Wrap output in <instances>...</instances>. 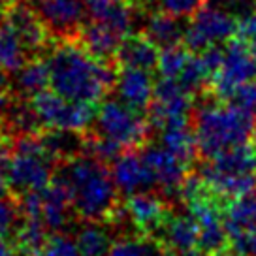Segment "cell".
<instances>
[{
  "instance_id": "30",
  "label": "cell",
  "mask_w": 256,
  "mask_h": 256,
  "mask_svg": "<svg viewBox=\"0 0 256 256\" xmlns=\"http://www.w3.org/2000/svg\"><path fill=\"white\" fill-rule=\"evenodd\" d=\"M21 220H23V213H21L17 198L2 196L0 198V240L14 236Z\"/></svg>"
},
{
  "instance_id": "9",
  "label": "cell",
  "mask_w": 256,
  "mask_h": 256,
  "mask_svg": "<svg viewBox=\"0 0 256 256\" xmlns=\"http://www.w3.org/2000/svg\"><path fill=\"white\" fill-rule=\"evenodd\" d=\"M194 106V94L188 88H184L179 80H162L154 85L152 102L147 110V119L151 126L162 128L176 122L188 120Z\"/></svg>"
},
{
  "instance_id": "17",
  "label": "cell",
  "mask_w": 256,
  "mask_h": 256,
  "mask_svg": "<svg viewBox=\"0 0 256 256\" xmlns=\"http://www.w3.org/2000/svg\"><path fill=\"white\" fill-rule=\"evenodd\" d=\"M154 238L160 240L168 248H172L176 254H188L196 250L200 243V228L194 216L188 215H176L170 213L164 224L154 234Z\"/></svg>"
},
{
  "instance_id": "36",
  "label": "cell",
  "mask_w": 256,
  "mask_h": 256,
  "mask_svg": "<svg viewBox=\"0 0 256 256\" xmlns=\"http://www.w3.org/2000/svg\"><path fill=\"white\" fill-rule=\"evenodd\" d=\"M215 6L226 8L230 12H247V10L256 8V0H213Z\"/></svg>"
},
{
  "instance_id": "39",
  "label": "cell",
  "mask_w": 256,
  "mask_h": 256,
  "mask_svg": "<svg viewBox=\"0 0 256 256\" xmlns=\"http://www.w3.org/2000/svg\"><path fill=\"white\" fill-rule=\"evenodd\" d=\"M216 256H243V254H240V252H238V250H228V248H226V250H222V252H220V254H216Z\"/></svg>"
},
{
  "instance_id": "26",
  "label": "cell",
  "mask_w": 256,
  "mask_h": 256,
  "mask_svg": "<svg viewBox=\"0 0 256 256\" xmlns=\"http://www.w3.org/2000/svg\"><path fill=\"white\" fill-rule=\"evenodd\" d=\"M76 243L80 248V256H108L112 247V236L102 222L87 220L76 236Z\"/></svg>"
},
{
  "instance_id": "16",
  "label": "cell",
  "mask_w": 256,
  "mask_h": 256,
  "mask_svg": "<svg viewBox=\"0 0 256 256\" xmlns=\"http://www.w3.org/2000/svg\"><path fill=\"white\" fill-rule=\"evenodd\" d=\"M117 94L120 102L134 108L138 112H147L152 102L154 85L149 76V70L144 68H132V66H120L117 70Z\"/></svg>"
},
{
  "instance_id": "34",
  "label": "cell",
  "mask_w": 256,
  "mask_h": 256,
  "mask_svg": "<svg viewBox=\"0 0 256 256\" xmlns=\"http://www.w3.org/2000/svg\"><path fill=\"white\" fill-rule=\"evenodd\" d=\"M12 104H14V92H12L8 72H4L0 68V124H4V119H6Z\"/></svg>"
},
{
  "instance_id": "20",
  "label": "cell",
  "mask_w": 256,
  "mask_h": 256,
  "mask_svg": "<svg viewBox=\"0 0 256 256\" xmlns=\"http://www.w3.org/2000/svg\"><path fill=\"white\" fill-rule=\"evenodd\" d=\"M144 24V34L151 42H154L158 48H170V46H177V44H183L184 30L186 26L181 23V17H176L164 12V10H154L145 14Z\"/></svg>"
},
{
  "instance_id": "13",
  "label": "cell",
  "mask_w": 256,
  "mask_h": 256,
  "mask_svg": "<svg viewBox=\"0 0 256 256\" xmlns=\"http://www.w3.org/2000/svg\"><path fill=\"white\" fill-rule=\"evenodd\" d=\"M122 208H124L128 222L145 236H154L172 213L170 202L158 190H144L130 194Z\"/></svg>"
},
{
  "instance_id": "10",
  "label": "cell",
  "mask_w": 256,
  "mask_h": 256,
  "mask_svg": "<svg viewBox=\"0 0 256 256\" xmlns=\"http://www.w3.org/2000/svg\"><path fill=\"white\" fill-rule=\"evenodd\" d=\"M2 19L17 32V36L21 38L32 56L48 53L55 42L51 38L46 23L42 21L38 10L24 0H6L2 10Z\"/></svg>"
},
{
  "instance_id": "42",
  "label": "cell",
  "mask_w": 256,
  "mask_h": 256,
  "mask_svg": "<svg viewBox=\"0 0 256 256\" xmlns=\"http://www.w3.org/2000/svg\"><path fill=\"white\" fill-rule=\"evenodd\" d=\"M4 4H6V0H0V17H2V10H4Z\"/></svg>"
},
{
  "instance_id": "29",
  "label": "cell",
  "mask_w": 256,
  "mask_h": 256,
  "mask_svg": "<svg viewBox=\"0 0 256 256\" xmlns=\"http://www.w3.org/2000/svg\"><path fill=\"white\" fill-rule=\"evenodd\" d=\"M32 256H80V248L70 234L53 232Z\"/></svg>"
},
{
  "instance_id": "22",
  "label": "cell",
  "mask_w": 256,
  "mask_h": 256,
  "mask_svg": "<svg viewBox=\"0 0 256 256\" xmlns=\"http://www.w3.org/2000/svg\"><path fill=\"white\" fill-rule=\"evenodd\" d=\"M160 145L164 149H168L172 154H176L179 160H183L186 166L192 164L196 160V156L200 154L198 152V142H196L194 128L188 124V120L168 124V126L162 128Z\"/></svg>"
},
{
  "instance_id": "7",
  "label": "cell",
  "mask_w": 256,
  "mask_h": 256,
  "mask_svg": "<svg viewBox=\"0 0 256 256\" xmlns=\"http://www.w3.org/2000/svg\"><path fill=\"white\" fill-rule=\"evenodd\" d=\"M256 80V58L250 53L245 42L234 36L224 48V58L220 68L211 78L208 87V94L211 98L226 102L234 90L248 81Z\"/></svg>"
},
{
  "instance_id": "44",
  "label": "cell",
  "mask_w": 256,
  "mask_h": 256,
  "mask_svg": "<svg viewBox=\"0 0 256 256\" xmlns=\"http://www.w3.org/2000/svg\"><path fill=\"white\" fill-rule=\"evenodd\" d=\"M24 2H28V0H24Z\"/></svg>"
},
{
  "instance_id": "25",
  "label": "cell",
  "mask_w": 256,
  "mask_h": 256,
  "mask_svg": "<svg viewBox=\"0 0 256 256\" xmlns=\"http://www.w3.org/2000/svg\"><path fill=\"white\" fill-rule=\"evenodd\" d=\"M30 56L17 32L0 17V68L8 74H16Z\"/></svg>"
},
{
  "instance_id": "27",
  "label": "cell",
  "mask_w": 256,
  "mask_h": 256,
  "mask_svg": "<svg viewBox=\"0 0 256 256\" xmlns=\"http://www.w3.org/2000/svg\"><path fill=\"white\" fill-rule=\"evenodd\" d=\"M49 228L40 216H23L16 232V247L21 256H32L48 240Z\"/></svg>"
},
{
  "instance_id": "32",
  "label": "cell",
  "mask_w": 256,
  "mask_h": 256,
  "mask_svg": "<svg viewBox=\"0 0 256 256\" xmlns=\"http://www.w3.org/2000/svg\"><path fill=\"white\" fill-rule=\"evenodd\" d=\"M226 102L238 106V108H241V110H245L248 113H256V80L238 87Z\"/></svg>"
},
{
  "instance_id": "41",
  "label": "cell",
  "mask_w": 256,
  "mask_h": 256,
  "mask_svg": "<svg viewBox=\"0 0 256 256\" xmlns=\"http://www.w3.org/2000/svg\"><path fill=\"white\" fill-rule=\"evenodd\" d=\"M184 256H209V254H206L204 250H202V252H198V250H192V252H188V254H184Z\"/></svg>"
},
{
  "instance_id": "2",
  "label": "cell",
  "mask_w": 256,
  "mask_h": 256,
  "mask_svg": "<svg viewBox=\"0 0 256 256\" xmlns=\"http://www.w3.org/2000/svg\"><path fill=\"white\" fill-rule=\"evenodd\" d=\"M58 166V177L68 186L76 216L85 222H110L120 208L119 188L104 162L80 152Z\"/></svg>"
},
{
  "instance_id": "23",
  "label": "cell",
  "mask_w": 256,
  "mask_h": 256,
  "mask_svg": "<svg viewBox=\"0 0 256 256\" xmlns=\"http://www.w3.org/2000/svg\"><path fill=\"white\" fill-rule=\"evenodd\" d=\"M16 76V87L12 85V88H16L17 98H24L28 100L34 94H38L40 90L49 85V62L48 56L36 55L30 56L21 70H17Z\"/></svg>"
},
{
  "instance_id": "4",
  "label": "cell",
  "mask_w": 256,
  "mask_h": 256,
  "mask_svg": "<svg viewBox=\"0 0 256 256\" xmlns=\"http://www.w3.org/2000/svg\"><path fill=\"white\" fill-rule=\"evenodd\" d=\"M58 160L49 152L40 134H21L12 144L8 164L10 188L16 194L42 190L53 181Z\"/></svg>"
},
{
  "instance_id": "43",
  "label": "cell",
  "mask_w": 256,
  "mask_h": 256,
  "mask_svg": "<svg viewBox=\"0 0 256 256\" xmlns=\"http://www.w3.org/2000/svg\"><path fill=\"white\" fill-rule=\"evenodd\" d=\"M252 136H254V147H256V120H254V130H252Z\"/></svg>"
},
{
  "instance_id": "31",
  "label": "cell",
  "mask_w": 256,
  "mask_h": 256,
  "mask_svg": "<svg viewBox=\"0 0 256 256\" xmlns=\"http://www.w3.org/2000/svg\"><path fill=\"white\" fill-rule=\"evenodd\" d=\"M206 4H208V0H160V10L176 17H181V19H186V17L194 16Z\"/></svg>"
},
{
  "instance_id": "14",
  "label": "cell",
  "mask_w": 256,
  "mask_h": 256,
  "mask_svg": "<svg viewBox=\"0 0 256 256\" xmlns=\"http://www.w3.org/2000/svg\"><path fill=\"white\" fill-rule=\"evenodd\" d=\"M136 149H126L113 160L112 176L122 194H136L144 190H156V183L151 170L147 168L142 154L134 152Z\"/></svg>"
},
{
  "instance_id": "21",
  "label": "cell",
  "mask_w": 256,
  "mask_h": 256,
  "mask_svg": "<svg viewBox=\"0 0 256 256\" xmlns=\"http://www.w3.org/2000/svg\"><path fill=\"white\" fill-rule=\"evenodd\" d=\"M209 170L222 176H248L256 170V147L254 145L241 144L232 149L218 152L211 156V162L206 164Z\"/></svg>"
},
{
  "instance_id": "1",
  "label": "cell",
  "mask_w": 256,
  "mask_h": 256,
  "mask_svg": "<svg viewBox=\"0 0 256 256\" xmlns=\"http://www.w3.org/2000/svg\"><path fill=\"white\" fill-rule=\"evenodd\" d=\"M49 85L72 102L98 104L115 87L119 66L88 53L78 40H58L48 51Z\"/></svg>"
},
{
  "instance_id": "35",
  "label": "cell",
  "mask_w": 256,
  "mask_h": 256,
  "mask_svg": "<svg viewBox=\"0 0 256 256\" xmlns=\"http://www.w3.org/2000/svg\"><path fill=\"white\" fill-rule=\"evenodd\" d=\"M12 156V147L0 142V198L10 194V179H8V164Z\"/></svg>"
},
{
  "instance_id": "8",
  "label": "cell",
  "mask_w": 256,
  "mask_h": 256,
  "mask_svg": "<svg viewBox=\"0 0 256 256\" xmlns=\"http://www.w3.org/2000/svg\"><path fill=\"white\" fill-rule=\"evenodd\" d=\"M238 28V19L232 12L220 6H204L192 16L190 23L186 24L183 44L192 53H200L209 46L222 44L232 40Z\"/></svg>"
},
{
  "instance_id": "15",
  "label": "cell",
  "mask_w": 256,
  "mask_h": 256,
  "mask_svg": "<svg viewBox=\"0 0 256 256\" xmlns=\"http://www.w3.org/2000/svg\"><path fill=\"white\" fill-rule=\"evenodd\" d=\"M74 215L76 211L68 186L58 176L53 177V181L40 190V218L49 230L64 232V228L70 224Z\"/></svg>"
},
{
  "instance_id": "5",
  "label": "cell",
  "mask_w": 256,
  "mask_h": 256,
  "mask_svg": "<svg viewBox=\"0 0 256 256\" xmlns=\"http://www.w3.org/2000/svg\"><path fill=\"white\" fill-rule=\"evenodd\" d=\"M94 134L112 140L122 149H142L151 134V122L134 108L117 100H106L94 115Z\"/></svg>"
},
{
  "instance_id": "18",
  "label": "cell",
  "mask_w": 256,
  "mask_h": 256,
  "mask_svg": "<svg viewBox=\"0 0 256 256\" xmlns=\"http://www.w3.org/2000/svg\"><path fill=\"white\" fill-rule=\"evenodd\" d=\"M122 40H124L122 34L106 26V24L98 23V21H90V19L85 21L80 36H78V42L87 49L90 55L112 64H117L115 58H117Z\"/></svg>"
},
{
  "instance_id": "6",
  "label": "cell",
  "mask_w": 256,
  "mask_h": 256,
  "mask_svg": "<svg viewBox=\"0 0 256 256\" xmlns=\"http://www.w3.org/2000/svg\"><path fill=\"white\" fill-rule=\"evenodd\" d=\"M30 108L44 130H74L85 132L94 120V106L66 100L55 90H40L28 98Z\"/></svg>"
},
{
  "instance_id": "40",
  "label": "cell",
  "mask_w": 256,
  "mask_h": 256,
  "mask_svg": "<svg viewBox=\"0 0 256 256\" xmlns=\"http://www.w3.org/2000/svg\"><path fill=\"white\" fill-rule=\"evenodd\" d=\"M247 48L250 49V53H252V55H254V58H256V40L250 42V44H247Z\"/></svg>"
},
{
  "instance_id": "38",
  "label": "cell",
  "mask_w": 256,
  "mask_h": 256,
  "mask_svg": "<svg viewBox=\"0 0 256 256\" xmlns=\"http://www.w3.org/2000/svg\"><path fill=\"white\" fill-rule=\"evenodd\" d=\"M0 256H21V252L17 250V247L14 248L4 240H0Z\"/></svg>"
},
{
  "instance_id": "12",
  "label": "cell",
  "mask_w": 256,
  "mask_h": 256,
  "mask_svg": "<svg viewBox=\"0 0 256 256\" xmlns=\"http://www.w3.org/2000/svg\"><path fill=\"white\" fill-rule=\"evenodd\" d=\"M140 154L147 168L151 170L156 190L168 202L181 198V188L186 179V164L183 160H179L162 145H144Z\"/></svg>"
},
{
  "instance_id": "3",
  "label": "cell",
  "mask_w": 256,
  "mask_h": 256,
  "mask_svg": "<svg viewBox=\"0 0 256 256\" xmlns=\"http://www.w3.org/2000/svg\"><path fill=\"white\" fill-rule=\"evenodd\" d=\"M192 120L198 152L204 158H211L236 145L247 144L254 130L252 113L216 98L194 108Z\"/></svg>"
},
{
  "instance_id": "24",
  "label": "cell",
  "mask_w": 256,
  "mask_h": 256,
  "mask_svg": "<svg viewBox=\"0 0 256 256\" xmlns=\"http://www.w3.org/2000/svg\"><path fill=\"white\" fill-rule=\"evenodd\" d=\"M108 256H177L154 236H122L113 241Z\"/></svg>"
},
{
  "instance_id": "33",
  "label": "cell",
  "mask_w": 256,
  "mask_h": 256,
  "mask_svg": "<svg viewBox=\"0 0 256 256\" xmlns=\"http://www.w3.org/2000/svg\"><path fill=\"white\" fill-rule=\"evenodd\" d=\"M232 248L243 256H256V230H241L230 236Z\"/></svg>"
},
{
  "instance_id": "28",
  "label": "cell",
  "mask_w": 256,
  "mask_h": 256,
  "mask_svg": "<svg viewBox=\"0 0 256 256\" xmlns=\"http://www.w3.org/2000/svg\"><path fill=\"white\" fill-rule=\"evenodd\" d=\"M192 51L184 48V44H177V46H170L164 48L158 55V64L156 70L162 78H170V80H179V76L183 74L184 66L190 58Z\"/></svg>"
},
{
  "instance_id": "19",
  "label": "cell",
  "mask_w": 256,
  "mask_h": 256,
  "mask_svg": "<svg viewBox=\"0 0 256 256\" xmlns=\"http://www.w3.org/2000/svg\"><path fill=\"white\" fill-rule=\"evenodd\" d=\"M158 46L151 42L144 32L128 34L124 40L120 42L119 53L115 62L117 66H132V68H144L152 70L158 64Z\"/></svg>"
},
{
  "instance_id": "37",
  "label": "cell",
  "mask_w": 256,
  "mask_h": 256,
  "mask_svg": "<svg viewBox=\"0 0 256 256\" xmlns=\"http://www.w3.org/2000/svg\"><path fill=\"white\" fill-rule=\"evenodd\" d=\"M154 0H128V4L136 10L138 14H147L149 12V6H151Z\"/></svg>"
},
{
  "instance_id": "11",
  "label": "cell",
  "mask_w": 256,
  "mask_h": 256,
  "mask_svg": "<svg viewBox=\"0 0 256 256\" xmlns=\"http://www.w3.org/2000/svg\"><path fill=\"white\" fill-rule=\"evenodd\" d=\"M34 8L38 10L42 21L55 42L78 40L87 21L83 0H38Z\"/></svg>"
}]
</instances>
